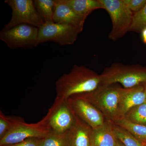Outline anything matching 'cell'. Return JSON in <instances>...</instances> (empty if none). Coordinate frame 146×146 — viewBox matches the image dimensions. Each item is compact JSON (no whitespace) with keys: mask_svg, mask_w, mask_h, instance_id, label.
Returning <instances> with one entry per match:
<instances>
[{"mask_svg":"<svg viewBox=\"0 0 146 146\" xmlns=\"http://www.w3.org/2000/svg\"><path fill=\"white\" fill-rule=\"evenodd\" d=\"M92 129L87 124L76 117L74 124L68 131L71 146H90Z\"/></svg>","mask_w":146,"mask_h":146,"instance_id":"obj_14","label":"cell"},{"mask_svg":"<svg viewBox=\"0 0 146 146\" xmlns=\"http://www.w3.org/2000/svg\"><path fill=\"white\" fill-rule=\"evenodd\" d=\"M123 1L133 13L141 10L146 5V0H123Z\"/></svg>","mask_w":146,"mask_h":146,"instance_id":"obj_23","label":"cell"},{"mask_svg":"<svg viewBox=\"0 0 146 146\" xmlns=\"http://www.w3.org/2000/svg\"><path fill=\"white\" fill-rule=\"evenodd\" d=\"M116 146H125L123 144L119 141L118 139H117V143H116Z\"/></svg>","mask_w":146,"mask_h":146,"instance_id":"obj_26","label":"cell"},{"mask_svg":"<svg viewBox=\"0 0 146 146\" xmlns=\"http://www.w3.org/2000/svg\"><path fill=\"white\" fill-rule=\"evenodd\" d=\"M104 85L120 84L130 88L146 83V67L139 65L112 63L101 74Z\"/></svg>","mask_w":146,"mask_h":146,"instance_id":"obj_3","label":"cell"},{"mask_svg":"<svg viewBox=\"0 0 146 146\" xmlns=\"http://www.w3.org/2000/svg\"><path fill=\"white\" fill-rule=\"evenodd\" d=\"M86 18L76 13L62 0H56L54 23L74 27L82 32Z\"/></svg>","mask_w":146,"mask_h":146,"instance_id":"obj_12","label":"cell"},{"mask_svg":"<svg viewBox=\"0 0 146 146\" xmlns=\"http://www.w3.org/2000/svg\"><path fill=\"white\" fill-rule=\"evenodd\" d=\"M74 11L80 16L87 18L94 11L104 9L100 0H62Z\"/></svg>","mask_w":146,"mask_h":146,"instance_id":"obj_15","label":"cell"},{"mask_svg":"<svg viewBox=\"0 0 146 146\" xmlns=\"http://www.w3.org/2000/svg\"><path fill=\"white\" fill-rule=\"evenodd\" d=\"M114 123V122H113ZM114 130L117 139L125 146H142L141 141L133 136L131 133L123 128L114 123Z\"/></svg>","mask_w":146,"mask_h":146,"instance_id":"obj_21","label":"cell"},{"mask_svg":"<svg viewBox=\"0 0 146 146\" xmlns=\"http://www.w3.org/2000/svg\"><path fill=\"white\" fill-rule=\"evenodd\" d=\"M35 6L45 23H54L56 0H34Z\"/></svg>","mask_w":146,"mask_h":146,"instance_id":"obj_16","label":"cell"},{"mask_svg":"<svg viewBox=\"0 0 146 146\" xmlns=\"http://www.w3.org/2000/svg\"><path fill=\"white\" fill-rule=\"evenodd\" d=\"M0 39L11 49L32 48L39 44V28L23 24L8 30H2Z\"/></svg>","mask_w":146,"mask_h":146,"instance_id":"obj_6","label":"cell"},{"mask_svg":"<svg viewBox=\"0 0 146 146\" xmlns=\"http://www.w3.org/2000/svg\"><path fill=\"white\" fill-rule=\"evenodd\" d=\"M50 132L44 118L33 123H28L24 121L0 139V146L17 143L28 138H44Z\"/></svg>","mask_w":146,"mask_h":146,"instance_id":"obj_9","label":"cell"},{"mask_svg":"<svg viewBox=\"0 0 146 146\" xmlns=\"http://www.w3.org/2000/svg\"><path fill=\"white\" fill-rule=\"evenodd\" d=\"M142 146H146V142H141Z\"/></svg>","mask_w":146,"mask_h":146,"instance_id":"obj_27","label":"cell"},{"mask_svg":"<svg viewBox=\"0 0 146 146\" xmlns=\"http://www.w3.org/2000/svg\"><path fill=\"white\" fill-rule=\"evenodd\" d=\"M141 34L142 40L144 43L146 44V28L142 31Z\"/></svg>","mask_w":146,"mask_h":146,"instance_id":"obj_25","label":"cell"},{"mask_svg":"<svg viewBox=\"0 0 146 146\" xmlns=\"http://www.w3.org/2000/svg\"><path fill=\"white\" fill-rule=\"evenodd\" d=\"M146 102L144 84L132 88L122 87L120 93L117 120L123 117L131 108Z\"/></svg>","mask_w":146,"mask_h":146,"instance_id":"obj_11","label":"cell"},{"mask_svg":"<svg viewBox=\"0 0 146 146\" xmlns=\"http://www.w3.org/2000/svg\"><path fill=\"white\" fill-rule=\"evenodd\" d=\"M123 118L131 122L146 126V103L131 108Z\"/></svg>","mask_w":146,"mask_h":146,"instance_id":"obj_20","label":"cell"},{"mask_svg":"<svg viewBox=\"0 0 146 146\" xmlns=\"http://www.w3.org/2000/svg\"><path fill=\"white\" fill-rule=\"evenodd\" d=\"M113 125V122L106 120L103 124L92 129L90 146H116L117 138Z\"/></svg>","mask_w":146,"mask_h":146,"instance_id":"obj_13","label":"cell"},{"mask_svg":"<svg viewBox=\"0 0 146 146\" xmlns=\"http://www.w3.org/2000/svg\"><path fill=\"white\" fill-rule=\"evenodd\" d=\"M25 121L16 116H6L0 111V139L10 132L19 123Z\"/></svg>","mask_w":146,"mask_h":146,"instance_id":"obj_18","label":"cell"},{"mask_svg":"<svg viewBox=\"0 0 146 146\" xmlns=\"http://www.w3.org/2000/svg\"><path fill=\"white\" fill-rule=\"evenodd\" d=\"M67 101L76 117L92 129L98 127L106 121L98 110L85 100L72 96L69 98Z\"/></svg>","mask_w":146,"mask_h":146,"instance_id":"obj_10","label":"cell"},{"mask_svg":"<svg viewBox=\"0 0 146 146\" xmlns=\"http://www.w3.org/2000/svg\"><path fill=\"white\" fill-rule=\"evenodd\" d=\"M44 118L50 132L57 133L69 131L76 121V116L67 100L56 99Z\"/></svg>","mask_w":146,"mask_h":146,"instance_id":"obj_7","label":"cell"},{"mask_svg":"<svg viewBox=\"0 0 146 146\" xmlns=\"http://www.w3.org/2000/svg\"><path fill=\"white\" fill-rule=\"evenodd\" d=\"M144 86H145V91L146 100V83L144 84Z\"/></svg>","mask_w":146,"mask_h":146,"instance_id":"obj_28","label":"cell"},{"mask_svg":"<svg viewBox=\"0 0 146 146\" xmlns=\"http://www.w3.org/2000/svg\"><path fill=\"white\" fill-rule=\"evenodd\" d=\"M114 123L127 131L141 142H146V126L131 122L124 118L119 119Z\"/></svg>","mask_w":146,"mask_h":146,"instance_id":"obj_17","label":"cell"},{"mask_svg":"<svg viewBox=\"0 0 146 146\" xmlns=\"http://www.w3.org/2000/svg\"><path fill=\"white\" fill-rule=\"evenodd\" d=\"M5 2L12 10L9 22L2 30L9 29L23 24L40 28L45 23L36 11L32 0H6Z\"/></svg>","mask_w":146,"mask_h":146,"instance_id":"obj_5","label":"cell"},{"mask_svg":"<svg viewBox=\"0 0 146 146\" xmlns=\"http://www.w3.org/2000/svg\"><path fill=\"white\" fill-rule=\"evenodd\" d=\"M81 32L68 25L55 23H44L39 28V44L52 42L61 46L73 45Z\"/></svg>","mask_w":146,"mask_h":146,"instance_id":"obj_8","label":"cell"},{"mask_svg":"<svg viewBox=\"0 0 146 146\" xmlns=\"http://www.w3.org/2000/svg\"><path fill=\"white\" fill-rule=\"evenodd\" d=\"M40 146H71L68 131L62 133L50 132L41 139Z\"/></svg>","mask_w":146,"mask_h":146,"instance_id":"obj_19","label":"cell"},{"mask_svg":"<svg viewBox=\"0 0 146 146\" xmlns=\"http://www.w3.org/2000/svg\"><path fill=\"white\" fill-rule=\"evenodd\" d=\"M41 139L36 138H28L17 143L1 146H40Z\"/></svg>","mask_w":146,"mask_h":146,"instance_id":"obj_24","label":"cell"},{"mask_svg":"<svg viewBox=\"0 0 146 146\" xmlns=\"http://www.w3.org/2000/svg\"><path fill=\"white\" fill-rule=\"evenodd\" d=\"M146 28V5L138 12L133 14V21L129 31L141 33Z\"/></svg>","mask_w":146,"mask_h":146,"instance_id":"obj_22","label":"cell"},{"mask_svg":"<svg viewBox=\"0 0 146 146\" xmlns=\"http://www.w3.org/2000/svg\"><path fill=\"white\" fill-rule=\"evenodd\" d=\"M104 85L101 75L84 65H74L55 83L56 99L67 100L70 97L94 91Z\"/></svg>","mask_w":146,"mask_h":146,"instance_id":"obj_1","label":"cell"},{"mask_svg":"<svg viewBox=\"0 0 146 146\" xmlns=\"http://www.w3.org/2000/svg\"><path fill=\"white\" fill-rule=\"evenodd\" d=\"M118 84L103 85L91 92L75 95L85 100L98 110L106 119L115 122L117 119L120 91Z\"/></svg>","mask_w":146,"mask_h":146,"instance_id":"obj_2","label":"cell"},{"mask_svg":"<svg viewBox=\"0 0 146 146\" xmlns=\"http://www.w3.org/2000/svg\"><path fill=\"white\" fill-rule=\"evenodd\" d=\"M100 1L112 21V28L108 35V38L116 41L129 31L133 13L126 5L123 0H100Z\"/></svg>","mask_w":146,"mask_h":146,"instance_id":"obj_4","label":"cell"}]
</instances>
